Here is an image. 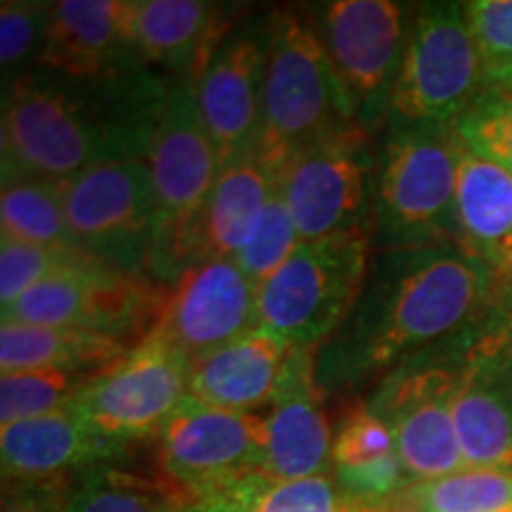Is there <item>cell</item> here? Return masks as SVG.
<instances>
[{"label":"cell","instance_id":"1","mask_svg":"<svg viewBox=\"0 0 512 512\" xmlns=\"http://www.w3.org/2000/svg\"><path fill=\"white\" fill-rule=\"evenodd\" d=\"M503 280L458 242L373 252L354 311L316 351L323 394L377 384L401 361L458 335L503 297Z\"/></svg>","mask_w":512,"mask_h":512},{"label":"cell","instance_id":"2","mask_svg":"<svg viewBox=\"0 0 512 512\" xmlns=\"http://www.w3.org/2000/svg\"><path fill=\"white\" fill-rule=\"evenodd\" d=\"M171 81L155 69L100 79L34 69L3 91V181L147 162Z\"/></svg>","mask_w":512,"mask_h":512},{"label":"cell","instance_id":"3","mask_svg":"<svg viewBox=\"0 0 512 512\" xmlns=\"http://www.w3.org/2000/svg\"><path fill=\"white\" fill-rule=\"evenodd\" d=\"M458 152L451 126H384L375 164L373 252L458 242Z\"/></svg>","mask_w":512,"mask_h":512},{"label":"cell","instance_id":"4","mask_svg":"<svg viewBox=\"0 0 512 512\" xmlns=\"http://www.w3.org/2000/svg\"><path fill=\"white\" fill-rule=\"evenodd\" d=\"M363 128L318 29L297 10L268 12L259 152L280 164L302 147Z\"/></svg>","mask_w":512,"mask_h":512},{"label":"cell","instance_id":"5","mask_svg":"<svg viewBox=\"0 0 512 512\" xmlns=\"http://www.w3.org/2000/svg\"><path fill=\"white\" fill-rule=\"evenodd\" d=\"M147 166L157 202V235L147 278L174 287L202 264V216L221 171L192 83L171 81Z\"/></svg>","mask_w":512,"mask_h":512},{"label":"cell","instance_id":"6","mask_svg":"<svg viewBox=\"0 0 512 512\" xmlns=\"http://www.w3.org/2000/svg\"><path fill=\"white\" fill-rule=\"evenodd\" d=\"M467 332L413 354L389 370L366 406L394 434L408 482L465 470L456 432V396Z\"/></svg>","mask_w":512,"mask_h":512},{"label":"cell","instance_id":"7","mask_svg":"<svg viewBox=\"0 0 512 512\" xmlns=\"http://www.w3.org/2000/svg\"><path fill=\"white\" fill-rule=\"evenodd\" d=\"M370 259L373 242L363 230L302 242L259 287L256 328L318 351L354 311Z\"/></svg>","mask_w":512,"mask_h":512},{"label":"cell","instance_id":"8","mask_svg":"<svg viewBox=\"0 0 512 512\" xmlns=\"http://www.w3.org/2000/svg\"><path fill=\"white\" fill-rule=\"evenodd\" d=\"M486 86L463 3H422L389 95L387 124L451 126Z\"/></svg>","mask_w":512,"mask_h":512},{"label":"cell","instance_id":"9","mask_svg":"<svg viewBox=\"0 0 512 512\" xmlns=\"http://www.w3.org/2000/svg\"><path fill=\"white\" fill-rule=\"evenodd\" d=\"M74 245L112 271L147 278L157 235L155 185L147 162L93 166L62 181Z\"/></svg>","mask_w":512,"mask_h":512},{"label":"cell","instance_id":"10","mask_svg":"<svg viewBox=\"0 0 512 512\" xmlns=\"http://www.w3.org/2000/svg\"><path fill=\"white\" fill-rule=\"evenodd\" d=\"M169 287L91 261L74 266L3 306V323L74 328L136 347L157 328Z\"/></svg>","mask_w":512,"mask_h":512},{"label":"cell","instance_id":"11","mask_svg":"<svg viewBox=\"0 0 512 512\" xmlns=\"http://www.w3.org/2000/svg\"><path fill=\"white\" fill-rule=\"evenodd\" d=\"M375 164L366 128L302 147L280 164L278 188L302 242L373 230Z\"/></svg>","mask_w":512,"mask_h":512},{"label":"cell","instance_id":"12","mask_svg":"<svg viewBox=\"0 0 512 512\" xmlns=\"http://www.w3.org/2000/svg\"><path fill=\"white\" fill-rule=\"evenodd\" d=\"M192 361L162 332L102 368L72 406L100 437L128 448L155 439L190 392Z\"/></svg>","mask_w":512,"mask_h":512},{"label":"cell","instance_id":"13","mask_svg":"<svg viewBox=\"0 0 512 512\" xmlns=\"http://www.w3.org/2000/svg\"><path fill=\"white\" fill-rule=\"evenodd\" d=\"M456 432L465 467L512 470V297L498 299L467 332Z\"/></svg>","mask_w":512,"mask_h":512},{"label":"cell","instance_id":"14","mask_svg":"<svg viewBox=\"0 0 512 512\" xmlns=\"http://www.w3.org/2000/svg\"><path fill=\"white\" fill-rule=\"evenodd\" d=\"M318 36L354 100L358 121L373 133L387 126L389 95L408 36L406 5L392 0H332L320 10Z\"/></svg>","mask_w":512,"mask_h":512},{"label":"cell","instance_id":"15","mask_svg":"<svg viewBox=\"0 0 512 512\" xmlns=\"http://www.w3.org/2000/svg\"><path fill=\"white\" fill-rule=\"evenodd\" d=\"M152 441L162 477L195 491L264 467V413L223 411L188 394Z\"/></svg>","mask_w":512,"mask_h":512},{"label":"cell","instance_id":"16","mask_svg":"<svg viewBox=\"0 0 512 512\" xmlns=\"http://www.w3.org/2000/svg\"><path fill=\"white\" fill-rule=\"evenodd\" d=\"M268 60V12L230 31L195 83L221 166L259 150Z\"/></svg>","mask_w":512,"mask_h":512},{"label":"cell","instance_id":"17","mask_svg":"<svg viewBox=\"0 0 512 512\" xmlns=\"http://www.w3.org/2000/svg\"><path fill=\"white\" fill-rule=\"evenodd\" d=\"M256 294L235 261H204L169 287L155 330L195 363L256 328Z\"/></svg>","mask_w":512,"mask_h":512},{"label":"cell","instance_id":"18","mask_svg":"<svg viewBox=\"0 0 512 512\" xmlns=\"http://www.w3.org/2000/svg\"><path fill=\"white\" fill-rule=\"evenodd\" d=\"M316 375V349L294 347L264 411V467L280 479L330 475L332 432Z\"/></svg>","mask_w":512,"mask_h":512},{"label":"cell","instance_id":"19","mask_svg":"<svg viewBox=\"0 0 512 512\" xmlns=\"http://www.w3.org/2000/svg\"><path fill=\"white\" fill-rule=\"evenodd\" d=\"M43 72L100 79L143 72L131 29V0H60L50 12Z\"/></svg>","mask_w":512,"mask_h":512},{"label":"cell","instance_id":"20","mask_svg":"<svg viewBox=\"0 0 512 512\" xmlns=\"http://www.w3.org/2000/svg\"><path fill=\"white\" fill-rule=\"evenodd\" d=\"M233 15L204 0H131V29L145 67L192 86L238 27Z\"/></svg>","mask_w":512,"mask_h":512},{"label":"cell","instance_id":"21","mask_svg":"<svg viewBox=\"0 0 512 512\" xmlns=\"http://www.w3.org/2000/svg\"><path fill=\"white\" fill-rule=\"evenodd\" d=\"M126 451L100 437L74 406L0 427L3 482L72 479L91 467L119 463Z\"/></svg>","mask_w":512,"mask_h":512},{"label":"cell","instance_id":"22","mask_svg":"<svg viewBox=\"0 0 512 512\" xmlns=\"http://www.w3.org/2000/svg\"><path fill=\"white\" fill-rule=\"evenodd\" d=\"M292 344L254 328L192 363L190 396L235 413H264L278 389Z\"/></svg>","mask_w":512,"mask_h":512},{"label":"cell","instance_id":"23","mask_svg":"<svg viewBox=\"0 0 512 512\" xmlns=\"http://www.w3.org/2000/svg\"><path fill=\"white\" fill-rule=\"evenodd\" d=\"M275 190L278 166L268 162L259 150L221 166L202 216V264L214 259H238L264 219Z\"/></svg>","mask_w":512,"mask_h":512},{"label":"cell","instance_id":"24","mask_svg":"<svg viewBox=\"0 0 512 512\" xmlns=\"http://www.w3.org/2000/svg\"><path fill=\"white\" fill-rule=\"evenodd\" d=\"M458 245L512 280V174L460 145Z\"/></svg>","mask_w":512,"mask_h":512},{"label":"cell","instance_id":"25","mask_svg":"<svg viewBox=\"0 0 512 512\" xmlns=\"http://www.w3.org/2000/svg\"><path fill=\"white\" fill-rule=\"evenodd\" d=\"M330 475L342 494L375 503H394L411 484L392 430L366 401L344 415L335 430Z\"/></svg>","mask_w":512,"mask_h":512},{"label":"cell","instance_id":"26","mask_svg":"<svg viewBox=\"0 0 512 512\" xmlns=\"http://www.w3.org/2000/svg\"><path fill=\"white\" fill-rule=\"evenodd\" d=\"M188 512H339L342 491L332 475L280 479L249 470L185 491Z\"/></svg>","mask_w":512,"mask_h":512},{"label":"cell","instance_id":"27","mask_svg":"<svg viewBox=\"0 0 512 512\" xmlns=\"http://www.w3.org/2000/svg\"><path fill=\"white\" fill-rule=\"evenodd\" d=\"M121 339L74 328L3 323L0 325V370L3 375L24 370L86 368L102 370L131 351Z\"/></svg>","mask_w":512,"mask_h":512},{"label":"cell","instance_id":"28","mask_svg":"<svg viewBox=\"0 0 512 512\" xmlns=\"http://www.w3.org/2000/svg\"><path fill=\"white\" fill-rule=\"evenodd\" d=\"M69 512H188V496L162 475H140L114 463L72 479Z\"/></svg>","mask_w":512,"mask_h":512},{"label":"cell","instance_id":"29","mask_svg":"<svg viewBox=\"0 0 512 512\" xmlns=\"http://www.w3.org/2000/svg\"><path fill=\"white\" fill-rule=\"evenodd\" d=\"M0 228H3V240L36 247L79 249L74 245L72 230L64 216L62 181L29 176L3 181Z\"/></svg>","mask_w":512,"mask_h":512},{"label":"cell","instance_id":"30","mask_svg":"<svg viewBox=\"0 0 512 512\" xmlns=\"http://www.w3.org/2000/svg\"><path fill=\"white\" fill-rule=\"evenodd\" d=\"M401 512H512V470H465L408 484Z\"/></svg>","mask_w":512,"mask_h":512},{"label":"cell","instance_id":"31","mask_svg":"<svg viewBox=\"0 0 512 512\" xmlns=\"http://www.w3.org/2000/svg\"><path fill=\"white\" fill-rule=\"evenodd\" d=\"M100 370L50 368L0 377V427L72 406Z\"/></svg>","mask_w":512,"mask_h":512},{"label":"cell","instance_id":"32","mask_svg":"<svg viewBox=\"0 0 512 512\" xmlns=\"http://www.w3.org/2000/svg\"><path fill=\"white\" fill-rule=\"evenodd\" d=\"M451 128L465 150L512 174V79L486 83Z\"/></svg>","mask_w":512,"mask_h":512},{"label":"cell","instance_id":"33","mask_svg":"<svg viewBox=\"0 0 512 512\" xmlns=\"http://www.w3.org/2000/svg\"><path fill=\"white\" fill-rule=\"evenodd\" d=\"M53 3L46 0H3L0 5V67L3 91L38 67L46 46Z\"/></svg>","mask_w":512,"mask_h":512},{"label":"cell","instance_id":"34","mask_svg":"<svg viewBox=\"0 0 512 512\" xmlns=\"http://www.w3.org/2000/svg\"><path fill=\"white\" fill-rule=\"evenodd\" d=\"M91 256L79 249H53L24 245V242L3 240L0 245V302L10 306L31 287L41 285L53 275L74 266L91 264Z\"/></svg>","mask_w":512,"mask_h":512},{"label":"cell","instance_id":"35","mask_svg":"<svg viewBox=\"0 0 512 512\" xmlns=\"http://www.w3.org/2000/svg\"><path fill=\"white\" fill-rule=\"evenodd\" d=\"M302 245L297 226H294L290 209L280 195V188L275 190L273 200L268 202L264 219H261L259 228L254 230L252 240L247 242L245 249L238 254L235 264L242 268L247 275L249 283L256 290L266 283L271 275H275L283 268V264L294 254V249Z\"/></svg>","mask_w":512,"mask_h":512},{"label":"cell","instance_id":"36","mask_svg":"<svg viewBox=\"0 0 512 512\" xmlns=\"http://www.w3.org/2000/svg\"><path fill=\"white\" fill-rule=\"evenodd\" d=\"M484 81L512 79V0L463 3Z\"/></svg>","mask_w":512,"mask_h":512},{"label":"cell","instance_id":"37","mask_svg":"<svg viewBox=\"0 0 512 512\" xmlns=\"http://www.w3.org/2000/svg\"><path fill=\"white\" fill-rule=\"evenodd\" d=\"M72 479L3 482V512H69Z\"/></svg>","mask_w":512,"mask_h":512},{"label":"cell","instance_id":"38","mask_svg":"<svg viewBox=\"0 0 512 512\" xmlns=\"http://www.w3.org/2000/svg\"><path fill=\"white\" fill-rule=\"evenodd\" d=\"M389 505L392 503L363 501V498L342 494V505H339V512H389Z\"/></svg>","mask_w":512,"mask_h":512},{"label":"cell","instance_id":"39","mask_svg":"<svg viewBox=\"0 0 512 512\" xmlns=\"http://www.w3.org/2000/svg\"><path fill=\"white\" fill-rule=\"evenodd\" d=\"M389 512H401V510H399V508H396V505L392 503V505H389Z\"/></svg>","mask_w":512,"mask_h":512}]
</instances>
